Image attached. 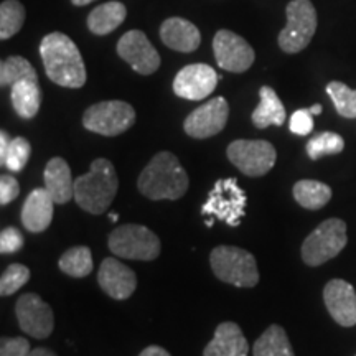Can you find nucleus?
I'll list each match as a JSON object with an SVG mask.
<instances>
[{"label":"nucleus","instance_id":"nucleus-1","mask_svg":"<svg viewBox=\"0 0 356 356\" xmlns=\"http://www.w3.org/2000/svg\"><path fill=\"white\" fill-rule=\"evenodd\" d=\"M44 73L58 86L78 89L86 83V66L76 43L68 35L53 32L40 43Z\"/></svg>","mask_w":356,"mask_h":356},{"label":"nucleus","instance_id":"nucleus-2","mask_svg":"<svg viewBox=\"0 0 356 356\" xmlns=\"http://www.w3.org/2000/svg\"><path fill=\"white\" fill-rule=\"evenodd\" d=\"M144 197L159 200H178L188 191L190 178L172 152H159L147 163L137 180Z\"/></svg>","mask_w":356,"mask_h":356},{"label":"nucleus","instance_id":"nucleus-3","mask_svg":"<svg viewBox=\"0 0 356 356\" xmlns=\"http://www.w3.org/2000/svg\"><path fill=\"white\" fill-rule=\"evenodd\" d=\"M119 180L108 159H96L88 173L74 180V200L84 211L102 215L118 193Z\"/></svg>","mask_w":356,"mask_h":356},{"label":"nucleus","instance_id":"nucleus-4","mask_svg":"<svg viewBox=\"0 0 356 356\" xmlns=\"http://www.w3.org/2000/svg\"><path fill=\"white\" fill-rule=\"evenodd\" d=\"M213 274L222 282L236 287H254L259 282V270L254 256L236 246H218L211 251Z\"/></svg>","mask_w":356,"mask_h":356},{"label":"nucleus","instance_id":"nucleus-5","mask_svg":"<svg viewBox=\"0 0 356 356\" xmlns=\"http://www.w3.org/2000/svg\"><path fill=\"white\" fill-rule=\"evenodd\" d=\"M246 193L238 185L236 178L218 180L202 207L207 226H213L215 220L225 221L229 226H239L246 211Z\"/></svg>","mask_w":356,"mask_h":356},{"label":"nucleus","instance_id":"nucleus-6","mask_svg":"<svg viewBox=\"0 0 356 356\" xmlns=\"http://www.w3.org/2000/svg\"><path fill=\"white\" fill-rule=\"evenodd\" d=\"M348 243L346 238V222L338 218H330L307 236L302 244V259L307 266L317 267L333 259L343 251Z\"/></svg>","mask_w":356,"mask_h":356},{"label":"nucleus","instance_id":"nucleus-7","mask_svg":"<svg viewBox=\"0 0 356 356\" xmlns=\"http://www.w3.org/2000/svg\"><path fill=\"white\" fill-rule=\"evenodd\" d=\"M286 13L287 25L279 33V47L284 53L293 55L309 47L317 32V10L310 0H292Z\"/></svg>","mask_w":356,"mask_h":356},{"label":"nucleus","instance_id":"nucleus-8","mask_svg":"<svg viewBox=\"0 0 356 356\" xmlns=\"http://www.w3.org/2000/svg\"><path fill=\"white\" fill-rule=\"evenodd\" d=\"M111 252L124 259L154 261L160 254V239L142 225H124L109 234Z\"/></svg>","mask_w":356,"mask_h":356},{"label":"nucleus","instance_id":"nucleus-9","mask_svg":"<svg viewBox=\"0 0 356 356\" xmlns=\"http://www.w3.org/2000/svg\"><path fill=\"white\" fill-rule=\"evenodd\" d=\"M136 122V111L126 101H102L89 106L83 114L88 131L106 137L121 136Z\"/></svg>","mask_w":356,"mask_h":356},{"label":"nucleus","instance_id":"nucleus-10","mask_svg":"<svg viewBox=\"0 0 356 356\" xmlns=\"http://www.w3.org/2000/svg\"><path fill=\"white\" fill-rule=\"evenodd\" d=\"M229 162L248 177H262L274 167L277 152L267 140H234L228 145Z\"/></svg>","mask_w":356,"mask_h":356},{"label":"nucleus","instance_id":"nucleus-11","mask_svg":"<svg viewBox=\"0 0 356 356\" xmlns=\"http://www.w3.org/2000/svg\"><path fill=\"white\" fill-rule=\"evenodd\" d=\"M213 51L220 68L231 73H244L254 63V50L243 37L231 30H218L213 38Z\"/></svg>","mask_w":356,"mask_h":356},{"label":"nucleus","instance_id":"nucleus-12","mask_svg":"<svg viewBox=\"0 0 356 356\" xmlns=\"http://www.w3.org/2000/svg\"><path fill=\"white\" fill-rule=\"evenodd\" d=\"M15 314L20 328L26 335L38 338V340L51 335L53 327H55V317H53L51 307L38 293L29 292L20 296Z\"/></svg>","mask_w":356,"mask_h":356},{"label":"nucleus","instance_id":"nucleus-13","mask_svg":"<svg viewBox=\"0 0 356 356\" xmlns=\"http://www.w3.org/2000/svg\"><path fill=\"white\" fill-rule=\"evenodd\" d=\"M115 50L126 63L132 66L136 73L144 74V76L154 74L162 63L159 51L140 30H131V32L124 33L118 42Z\"/></svg>","mask_w":356,"mask_h":356},{"label":"nucleus","instance_id":"nucleus-14","mask_svg":"<svg viewBox=\"0 0 356 356\" xmlns=\"http://www.w3.org/2000/svg\"><path fill=\"white\" fill-rule=\"evenodd\" d=\"M229 118V104L225 97H213L185 119L184 129L193 139H208L225 129Z\"/></svg>","mask_w":356,"mask_h":356},{"label":"nucleus","instance_id":"nucleus-15","mask_svg":"<svg viewBox=\"0 0 356 356\" xmlns=\"http://www.w3.org/2000/svg\"><path fill=\"white\" fill-rule=\"evenodd\" d=\"M220 79L221 76H218V73L210 65H186L178 71L173 79V91L178 97H184V99L202 101L215 91Z\"/></svg>","mask_w":356,"mask_h":356},{"label":"nucleus","instance_id":"nucleus-16","mask_svg":"<svg viewBox=\"0 0 356 356\" xmlns=\"http://www.w3.org/2000/svg\"><path fill=\"white\" fill-rule=\"evenodd\" d=\"M323 302L328 314L341 327L356 325V292L343 279H332L323 289Z\"/></svg>","mask_w":356,"mask_h":356},{"label":"nucleus","instance_id":"nucleus-17","mask_svg":"<svg viewBox=\"0 0 356 356\" xmlns=\"http://www.w3.org/2000/svg\"><path fill=\"white\" fill-rule=\"evenodd\" d=\"M97 282L111 299L126 300L136 292L137 275L114 257H106L97 273Z\"/></svg>","mask_w":356,"mask_h":356},{"label":"nucleus","instance_id":"nucleus-18","mask_svg":"<svg viewBox=\"0 0 356 356\" xmlns=\"http://www.w3.org/2000/svg\"><path fill=\"white\" fill-rule=\"evenodd\" d=\"M160 40L170 50L180 53H191L198 50L202 43V33L198 26L181 17H170L160 26Z\"/></svg>","mask_w":356,"mask_h":356},{"label":"nucleus","instance_id":"nucleus-19","mask_svg":"<svg viewBox=\"0 0 356 356\" xmlns=\"http://www.w3.org/2000/svg\"><path fill=\"white\" fill-rule=\"evenodd\" d=\"M55 200L47 188H35L22 207V222L30 233H42L51 225Z\"/></svg>","mask_w":356,"mask_h":356},{"label":"nucleus","instance_id":"nucleus-20","mask_svg":"<svg viewBox=\"0 0 356 356\" xmlns=\"http://www.w3.org/2000/svg\"><path fill=\"white\" fill-rule=\"evenodd\" d=\"M249 345L239 325L222 322L218 325L213 340L204 346L203 356H248Z\"/></svg>","mask_w":356,"mask_h":356},{"label":"nucleus","instance_id":"nucleus-21","mask_svg":"<svg viewBox=\"0 0 356 356\" xmlns=\"http://www.w3.org/2000/svg\"><path fill=\"white\" fill-rule=\"evenodd\" d=\"M44 188L58 204L68 203L74 198V181L68 162L61 157H53L44 167Z\"/></svg>","mask_w":356,"mask_h":356},{"label":"nucleus","instance_id":"nucleus-22","mask_svg":"<svg viewBox=\"0 0 356 356\" xmlns=\"http://www.w3.org/2000/svg\"><path fill=\"white\" fill-rule=\"evenodd\" d=\"M10 101L22 119H33L42 106V88L38 78L22 79L10 86Z\"/></svg>","mask_w":356,"mask_h":356},{"label":"nucleus","instance_id":"nucleus-23","mask_svg":"<svg viewBox=\"0 0 356 356\" xmlns=\"http://www.w3.org/2000/svg\"><path fill=\"white\" fill-rule=\"evenodd\" d=\"M251 119L257 129L269 126L280 127L286 122V108L279 99L277 92L270 86H262L259 89V106L254 109Z\"/></svg>","mask_w":356,"mask_h":356},{"label":"nucleus","instance_id":"nucleus-24","mask_svg":"<svg viewBox=\"0 0 356 356\" xmlns=\"http://www.w3.org/2000/svg\"><path fill=\"white\" fill-rule=\"evenodd\" d=\"M127 17V8L122 2L111 0V2L101 3L88 15V29L95 35H109L115 29L122 25Z\"/></svg>","mask_w":356,"mask_h":356},{"label":"nucleus","instance_id":"nucleus-25","mask_svg":"<svg viewBox=\"0 0 356 356\" xmlns=\"http://www.w3.org/2000/svg\"><path fill=\"white\" fill-rule=\"evenodd\" d=\"M254 356H296L286 330L279 325H270L252 346Z\"/></svg>","mask_w":356,"mask_h":356},{"label":"nucleus","instance_id":"nucleus-26","mask_svg":"<svg viewBox=\"0 0 356 356\" xmlns=\"http://www.w3.org/2000/svg\"><path fill=\"white\" fill-rule=\"evenodd\" d=\"M293 198L305 210H320L330 202L332 188L317 180H300L293 185Z\"/></svg>","mask_w":356,"mask_h":356},{"label":"nucleus","instance_id":"nucleus-27","mask_svg":"<svg viewBox=\"0 0 356 356\" xmlns=\"http://www.w3.org/2000/svg\"><path fill=\"white\" fill-rule=\"evenodd\" d=\"M58 266L70 277H86V275L92 273V267H95V264H92L91 249L88 246L71 248L60 257Z\"/></svg>","mask_w":356,"mask_h":356},{"label":"nucleus","instance_id":"nucleus-28","mask_svg":"<svg viewBox=\"0 0 356 356\" xmlns=\"http://www.w3.org/2000/svg\"><path fill=\"white\" fill-rule=\"evenodd\" d=\"M25 24V7L19 0H3L0 3V40L17 35Z\"/></svg>","mask_w":356,"mask_h":356},{"label":"nucleus","instance_id":"nucleus-29","mask_svg":"<svg viewBox=\"0 0 356 356\" xmlns=\"http://www.w3.org/2000/svg\"><path fill=\"white\" fill-rule=\"evenodd\" d=\"M30 78H38L37 71L24 56H8L0 65V86L2 88Z\"/></svg>","mask_w":356,"mask_h":356},{"label":"nucleus","instance_id":"nucleus-30","mask_svg":"<svg viewBox=\"0 0 356 356\" xmlns=\"http://www.w3.org/2000/svg\"><path fill=\"white\" fill-rule=\"evenodd\" d=\"M327 95L341 118L356 119V89L348 88L341 81H332L327 84Z\"/></svg>","mask_w":356,"mask_h":356},{"label":"nucleus","instance_id":"nucleus-31","mask_svg":"<svg viewBox=\"0 0 356 356\" xmlns=\"http://www.w3.org/2000/svg\"><path fill=\"white\" fill-rule=\"evenodd\" d=\"M345 140L343 137L335 132H320L314 136L307 144V155L312 160H318L327 155H337L343 152Z\"/></svg>","mask_w":356,"mask_h":356},{"label":"nucleus","instance_id":"nucleus-32","mask_svg":"<svg viewBox=\"0 0 356 356\" xmlns=\"http://www.w3.org/2000/svg\"><path fill=\"white\" fill-rule=\"evenodd\" d=\"M30 269L24 264H10L0 277V296L7 297L20 291L29 282Z\"/></svg>","mask_w":356,"mask_h":356},{"label":"nucleus","instance_id":"nucleus-33","mask_svg":"<svg viewBox=\"0 0 356 356\" xmlns=\"http://www.w3.org/2000/svg\"><path fill=\"white\" fill-rule=\"evenodd\" d=\"M30 154H32V145L25 137H15L10 140V147H8L6 165L8 170L13 173H19L25 168L26 162H29Z\"/></svg>","mask_w":356,"mask_h":356},{"label":"nucleus","instance_id":"nucleus-34","mask_svg":"<svg viewBox=\"0 0 356 356\" xmlns=\"http://www.w3.org/2000/svg\"><path fill=\"white\" fill-rule=\"evenodd\" d=\"M24 248V236L17 228L8 226L0 233V252L2 254H13Z\"/></svg>","mask_w":356,"mask_h":356},{"label":"nucleus","instance_id":"nucleus-35","mask_svg":"<svg viewBox=\"0 0 356 356\" xmlns=\"http://www.w3.org/2000/svg\"><path fill=\"white\" fill-rule=\"evenodd\" d=\"M289 129L296 136H309L314 131V114L310 113V109L296 111L289 121Z\"/></svg>","mask_w":356,"mask_h":356},{"label":"nucleus","instance_id":"nucleus-36","mask_svg":"<svg viewBox=\"0 0 356 356\" xmlns=\"http://www.w3.org/2000/svg\"><path fill=\"white\" fill-rule=\"evenodd\" d=\"M30 343L26 338L17 337V338H2L0 341V356H29Z\"/></svg>","mask_w":356,"mask_h":356},{"label":"nucleus","instance_id":"nucleus-37","mask_svg":"<svg viewBox=\"0 0 356 356\" xmlns=\"http://www.w3.org/2000/svg\"><path fill=\"white\" fill-rule=\"evenodd\" d=\"M20 195V184L15 177L2 175L0 177V203L8 204Z\"/></svg>","mask_w":356,"mask_h":356},{"label":"nucleus","instance_id":"nucleus-38","mask_svg":"<svg viewBox=\"0 0 356 356\" xmlns=\"http://www.w3.org/2000/svg\"><path fill=\"white\" fill-rule=\"evenodd\" d=\"M8 147H10V137L6 131L0 132V163H6L7 159V152H8Z\"/></svg>","mask_w":356,"mask_h":356},{"label":"nucleus","instance_id":"nucleus-39","mask_svg":"<svg viewBox=\"0 0 356 356\" xmlns=\"http://www.w3.org/2000/svg\"><path fill=\"white\" fill-rule=\"evenodd\" d=\"M139 356H172V355L168 353L167 350H163L162 346L152 345V346H147V348L142 351Z\"/></svg>","mask_w":356,"mask_h":356},{"label":"nucleus","instance_id":"nucleus-40","mask_svg":"<svg viewBox=\"0 0 356 356\" xmlns=\"http://www.w3.org/2000/svg\"><path fill=\"white\" fill-rule=\"evenodd\" d=\"M29 356H56V353H53L51 350H47V348H33L29 353Z\"/></svg>","mask_w":356,"mask_h":356},{"label":"nucleus","instance_id":"nucleus-41","mask_svg":"<svg viewBox=\"0 0 356 356\" xmlns=\"http://www.w3.org/2000/svg\"><path fill=\"white\" fill-rule=\"evenodd\" d=\"M71 2H73V6H76V7H84V6H88V3L95 2V0H71Z\"/></svg>","mask_w":356,"mask_h":356},{"label":"nucleus","instance_id":"nucleus-42","mask_svg":"<svg viewBox=\"0 0 356 356\" xmlns=\"http://www.w3.org/2000/svg\"><path fill=\"white\" fill-rule=\"evenodd\" d=\"M310 113L314 114V115H318L320 113H322V106H320V104L312 106V108H310Z\"/></svg>","mask_w":356,"mask_h":356},{"label":"nucleus","instance_id":"nucleus-43","mask_svg":"<svg viewBox=\"0 0 356 356\" xmlns=\"http://www.w3.org/2000/svg\"><path fill=\"white\" fill-rule=\"evenodd\" d=\"M109 220H111V221H113V222H115V221H118V220H119L118 213H111V215H109Z\"/></svg>","mask_w":356,"mask_h":356}]
</instances>
